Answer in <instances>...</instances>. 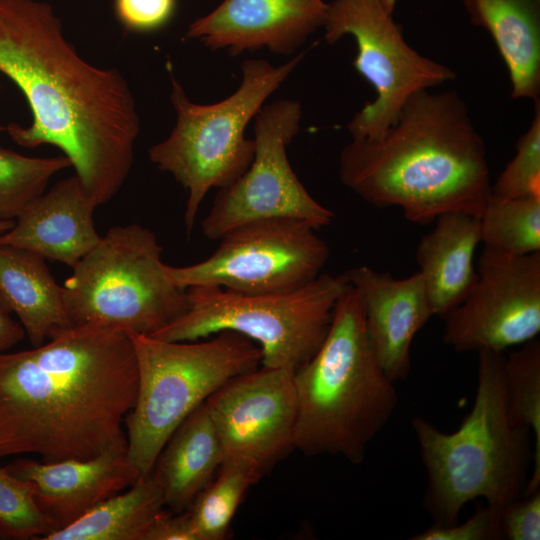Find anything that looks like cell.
Instances as JSON below:
<instances>
[{
	"label": "cell",
	"instance_id": "cell-17",
	"mask_svg": "<svg viewBox=\"0 0 540 540\" xmlns=\"http://www.w3.org/2000/svg\"><path fill=\"white\" fill-rule=\"evenodd\" d=\"M344 275L360 296L366 332L382 370L394 383L406 379L413 339L434 316L421 275L397 279L369 266Z\"/></svg>",
	"mask_w": 540,
	"mask_h": 540
},
{
	"label": "cell",
	"instance_id": "cell-18",
	"mask_svg": "<svg viewBox=\"0 0 540 540\" xmlns=\"http://www.w3.org/2000/svg\"><path fill=\"white\" fill-rule=\"evenodd\" d=\"M95 208L88 191L73 175L32 202L13 226L0 234V245L73 268L101 239L93 220Z\"/></svg>",
	"mask_w": 540,
	"mask_h": 540
},
{
	"label": "cell",
	"instance_id": "cell-24",
	"mask_svg": "<svg viewBox=\"0 0 540 540\" xmlns=\"http://www.w3.org/2000/svg\"><path fill=\"white\" fill-rule=\"evenodd\" d=\"M263 473L242 458L225 459L212 481L186 509L198 540H223L247 490Z\"/></svg>",
	"mask_w": 540,
	"mask_h": 540
},
{
	"label": "cell",
	"instance_id": "cell-14",
	"mask_svg": "<svg viewBox=\"0 0 540 540\" xmlns=\"http://www.w3.org/2000/svg\"><path fill=\"white\" fill-rule=\"evenodd\" d=\"M294 373L260 365L230 379L205 401L224 460L246 459L264 474L294 448Z\"/></svg>",
	"mask_w": 540,
	"mask_h": 540
},
{
	"label": "cell",
	"instance_id": "cell-37",
	"mask_svg": "<svg viewBox=\"0 0 540 540\" xmlns=\"http://www.w3.org/2000/svg\"><path fill=\"white\" fill-rule=\"evenodd\" d=\"M1 129V128H0Z\"/></svg>",
	"mask_w": 540,
	"mask_h": 540
},
{
	"label": "cell",
	"instance_id": "cell-2",
	"mask_svg": "<svg viewBox=\"0 0 540 540\" xmlns=\"http://www.w3.org/2000/svg\"><path fill=\"white\" fill-rule=\"evenodd\" d=\"M138 390L129 334L72 325L29 350L0 352V459L85 460L127 444Z\"/></svg>",
	"mask_w": 540,
	"mask_h": 540
},
{
	"label": "cell",
	"instance_id": "cell-21",
	"mask_svg": "<svg viewBox=\"0 0 540 540\" xmlns=\"http://www.w3.org/2000/svg\"><path fill=\"white\" fill-rule=\"evenodd\" d=\"M0 300L18 317L33 347L72 326L62 286L45 259L30 251L0 245Z\"/></svg>",
	"mask_w": 540,
	"mask_h": 540
},
{
	"label": "cell",
	"instance_id": "cell-6",
	"mask_svg": "<svg viewBox=\"0 0 540 540\" xmlns=\"http://www.w3.org/2000/svg\"><path fill=\"white\" fill-rule=\"evenodd\" d=\"M133 342L138 390L124 420L127 456L138 478L178 426L230 379L261 365L259 347L222 331L206 341H168L127 332Z\"/></svg>",
	"mask_w": 540,
	"mask_h": 540
},
{
	"label": "cell",
	"instance_id": "cell-9",
	"mask_svg": "<svg viewBox=\"0 0 540 540\" xmlns=\"http://www.w3.org/2000/svg\"><path fill=\"white\" fill-rule=\"evenodd\" d=\"M161 253L155 233L140 224L109 229L62 286L72 325L153 335L181 316L187 291L168 279Z\"/></svg>",
	"mask_w": 540,
	"mask_h": 540
},
{
	"label": "cell",
	"instance_id": "cell-16",
	"mask_svg": "<svg viewBox=\"0 0 540 540\" xmlns=\"http://www.w3.org/2000/svg\"><path fill=\"white\" fill-rule=\"evenodd\" d=\"M5 469L33 486L35 502L55 530L62 529L139 478L127 456V444L85 460L56 462L18 458Z\"/></svg>",
	"mask_w": 540,
	"mask_h": 540
},
{
	"label": "cell",
	"instance_id": "cell-25",
	"mask_svg": "<svg viewBox=\"0 0 540 540\" xmlns=\"http://www.w3.org/2000/svg\"><path fill=\"white\" fill-rule=\"evenodd\" d=\"M503 379L510 421L533 433L532 471L524 495L540 489V341L533 339L504 357Z\"/></svg>",
	"mask_w": 540,
	"mask_h": 540
},
{
	"label": "cell",
	"instance_id": "cell-19",
	"mask_svg": "<svg viewBox=\"0 0 540 540\" xmlns=\"http://www.w3.org/2000/svg\"><path fill=\"white\" fill-rule=\"evenodd\" d=\"M481 242L479 217L449 212L436 218L433 230L416 249L419 274L434 315L460 304L476 279L474 255Z\"/></svg>",
	"mask_w": 540,
	"mask_h": 540
},
{
	"label": "cell",
	"instance_id": "cell-34",
	"mask_svg": "<svg viewBox=\"0 0 540 540\" xmlns=\"http://www.w3.org/2000/svg\"><path fill=\"white\" fill-rule=\"evenodd\" d=\"M10 314L11 312L0 300V352L9 350L26 336L22 325Z\"/></svg>",
	"mask_w": 540,
	"mask_h": 540
},
{
	"label": "cell",
	"instance_id": "cell-8",
	"mask_svg": "<svg viewBox=\"0 0 540 540\" xmlns=\"http://www.w3.org/2000/svg\"><path fill=\"white\" fill-rule=\"evenodd\" d=\"M348 285L345 275L320 274L301 287L242 293L214 286L186 289L188 309L153 336L195 341L222 331L241 334L260 349L261 366L296 370L319 349L336 303Z\"/></svg>",
	"mask_w": 540,
	"mask_h": 540
},
{
	"label": "cell",
	"instance_id": "cell-31",
	"mask_svg": "<svg viewBox=\"0 0 540 540\" xmlns=\"http://www.w3.org/2000/svg\"><path fill=\"white\" fill-rule=\"evenodd\" d=\"M503 539H540V489L500 509Z\"/></svg>",
	"mask_w": 540,
	"mask_h": 540
},
{
	"label": "cell",
	"instance_id": "cell-32",
	"mask_svg": "<svg viewBox=\"0 0 540 540\" xmlns=\"http://www.w3.org/2000/svg\"><path fill=\"white\" fill-rule=\"evenodd\" d=\"M176 0H115L121 24L135 32H150L165 26L173 16Z\"/></svg>",
	"mask_w": 540,
	"mask_h": 540
},
{
	"label": "cell",
	"instance_id": "cell-28",
	"mask_svg": "<svg viewBox=\"0 0 540 540\" xmlns=\"http://www.w3.org/2000/svg\"><path fill=\"white\" fill-rule=\"evenodd\" d=\"M53 531L35 502L32 484L0 468V536L42 540Z\"/></svg>",
	"mask_w": 540,
	"mask_h": 540
},
{
	"label": "cell",
	"instance_id": "cell-5",
	"mask_svg": "<svg viewBox=\"0 0 540 540\" xmlns=\"http://www.w3.org/2000/svg\"><path fill=\"white\" fill-rule=\"evenodd\" d=\"M477 354L474 404L458 429L443 432L421 416L411 422L428 476L423 504L438 525L458 522L462 508L477 498L501 509L522 497L528 482L530 431L508 417L504 355Z\"/></svg>",
	"mask_w": 540,
	"mask_h": 540
},
{
	"label": "cell",
	"instance_id": "cell-20",
	"mask_svg": "<svg viewBox=\"0 0 540 540\" xmlns=\"http://www.w3.org/2000/svg\"><path fill=\"white\" fill-rule=\"evenodd\" d=\"M224 449L205 402L173 432L153 471L173 513L185 511L212 481L224 461Z\"/></svg>",
	"mask_w": 540,
	"mask_h": 540
},
{
	"label": "cell",
	"instance_id": "cell-10",
	"mask_svg": "<svg viewBox=\"0 0 540 540\" xmlns=\"http://www.w3.org/2000/svg\"><path fill=\"white\" fill-rule=\"evenodd\" d=\"M333 44L352 35L357 45L353 65L374 88L376 97L347 125L353 140L375 139L395 123L416 92L454 80L449 67L414 50L383 0H334L323 25Z\"/></svg>",
	"mask_w": 540,
	"mask_h": 540
},
{
	"label": "cell",
	"instance_id": "cell-33",
	"mask_svg": "<svg viewBox=\"0 0 540 540\" xmlns=\"http://www.w3.org/2000/svg\"><path fill=\"white\" fill-rule=\"evenodd\" d=\"M146 540H198L187 511L166 513L164 510L151 526Z\"/></svg>",
	"mask_w": 540,
	"mask_h": 540
},
{
	"label": "cell",
	"instance_id": "cell-22",
	"mask_svg": "<svg viewBox=\"0 0 540 540\" xmlns=\"http://www.w3.org/2000/svg\"><path fill=\"white\" fill-rule=\"evenodd\" d=\"M473 24L493 38L509 72L513 98L539 99L540 0H464Z\"/></svg>",
	"mask_w": 540,
	"mask_h": 540
},
{
	"label": "cell",
	"instance_id": "cell-35",
	"mask_svg": "<svg viewBox=\"0 0 540 540\" xmlns=\"http://www.w3.org/2000/svg\"><path fill=\"white\" fill-rule=\"evenodd\" d=\"M14 221L0 218V234L8 231L13 226Z\"/></svg>",
	"mask_w": 540,
	"mask_h": 540
},
{
	"label": "cell",
	"instance_id": "cell-1",
	"mask_svg": "<svg viewBox=\"0 0 540 540\" xmlns=\"http://www.w3.org/2000/svg\"><path fill=\"white\" fill-rule=\"evenodd\" d=\"M0 72L25 95L33 117L28 127L8 125L12 140L56 146L96 207L109 201L132 168L140 131L123 75L84 60L53 7L38 0H0Z\"/></svg>",
	"mask_w": 540,
	"mask_h": 540
},
{
	"label": "cell",
	"instance_id": "cell-4",
	"mask_svg": "<svg viewBox=\"0 0 540 540\" xmlns=\"http://www.w3.org/2000/svg\"><path fill=\"white\" fill-rule=\"evenodd\" d=\"M294 384V448L308 456L329 454L362 463L398 398L374 354L360 296L349 282L323 343L295 370Z\"/></svg>",
	"mask_w": 540,
	"mask_h": 540
},
{
	"label": "cell",
	"instance_id": "cell-30",
	"mask_svg": "<svg viewBox=\"0 0 540 540\" xmlns=\"http://www.w3.org/2000/svg\"><path fill=\"white\" fill-rule=\"evenodd\" d=\"M411 540H499L503 539L500 508L479 507L465 522L451 525L433 524Z\"/></svg>",
	"mask_w": 540,
	"mask_h": 540
},
{
	"label": "cell",
	"instance_id": "cell-26",
	"mask_svg": "<svg viewBox=\"0 0 540 540\" xmlns=\"http://www.w3.org/2000/svg\"><path fill=\"white\" fill-rule=\"evenodd\" d=\"M481 242L499 252L524 256L540 251V197L490 195L479 217Z\"/></svg>",
	"mask_w": 540,
	"mask_h": 540
},
{
	"label": "cell",
	"instance_id": "cell-13",
	"mask_svg": "<svg viewBox=\"0 0 540 540\" xmlns=\"http://www.w3.org/2000/svg\"><path fill=\"white\" fill-rule=\"evenodd\" d=\"M443 339L456 352L504 350L540 332V251L513 256L483 248L476 279L444 315Z\"/></svg>",
	"mask_w": 540,
	"mask_h": 540
},
{
	"label": "cell",
	"instance_id": "cell-36",
	"mask_svg": "<svg viewBox=\"0 0 540 540\" xmlns=\"http://www.w3.org/2000/svg\"><path fill=\"white\" fill-rule=\"evenodd\" d=\"M385 6L393 12L396 0H383Z\"/></svg>",
	"mask_w": 540,
	"mask_h": 540
},
{
	"label": "cell",
	"instance_id": "cell-3",
	"mask_svg": "<svg viewBox=\"0 0 540 540\" xmlns=\"http://www.w3.org/2000/svg\"><path fill=\"white\" fill-rule=\"evenodd\" d=\"M339 176L366 202L421 225L449 212L480 217L491 195L484 141L456 91L414 93L383 135L342 149Z\"/></svg>",
	"mask_w": 540,
	"mask_h": 540
},
{
	"label": "cell",
	"instance_id": "cell-12",
	"mask_svg": "<svg viewBox=\"0 0 540 540\" xmlns=\"http://www.w3.org/2000/svg\"><path fill=\"white\" fill-rule=\"evenodd\" d=\"M302 108L298 101L279 100L255 116L254 156L247 170L219 189L202 220L203 235L218 240L232 228L267 218L306 221L317 230L335 214L317 202L300 182L287 156V146L299 130Z\"/></svg>",
	"mask_w": 540,
	"mask_h": 540
},
{
	"label": "cell",
	"instance_id": "cell-27",
	"mask_svg": "<svg viewBox=\"0 0 540 540\" xmlns=\"http://www.w3.org/2000/svg\"><path fill=\"white\" fill-rule=\"evenodd\" d=\"M69 166L65 155L28 157L0 147V218L15 220L45 192L50 179Z\"/></svg>",
	"mask_w": 540,
	"mask_h": 540
},
{
	"label": "cell",
	"instance_id": "cell-15",
	"mask_svg": "<svg viewBox=\"0 0 540 540\" xmlns=\"http://www.w3.org/2000/svg\"><path fill=\"white\" fill-rule=\"evenodd\" d=\"M327 10L323 0H224L191 23L186 37L231 55L262 47L288 55L323 27Z\"/></svg>",
	"mask_w": 540,
	"mask_h": 540
},
{
	"label": "cell",
	"instance_id": "cell-11",
	"mask_svg": "<svg viewBox=\"0 0 540 540\" xmlns=\"http://www.w3.org/2000/svg\"><path fill=\"white\" fill-rule=\"evenodd\" d=\"M310 223L276 217L236 226L205 260L164 272L176 286H214L242 293L286 291L313 281L329 258Z\"/></svg>",
	"mask_w": 540,
	"mask_h": 540
},
{
	"label": "cell",
	"instance_id": "cell-23",
	"mask_svg": "<svg viewBox=\"0 0 540 540\" xmlns=\"http://www.w3.org/2000/svg\"><path fill=\"white\" fill-rule=\"evenodd\" d=\"M164 506L161 483L151 470L125 492L105 499L42 540H146Z\"/></svg>",
	"mask_w": 540,
	"mask_h": 540
},
{
	"label": "cell",
	"instance_id": "cell-7",
	"mask_svg": "<svg viewBox=\"0 0 540 540\" xmlns=\"http://www.w3.org/2000/svg\"><path fill=\"white\" fill-rule=\"evenodd\" d=\"M302 58L303 54H298L279 66L264 59L245 60L239 88L208 105L191 102L169 69L170 100L177 120L170 135L148 153L154 164L187 191L184 223L188 234L207 193L230 185L251 164L254 140L245 137L246 127Z\"/></svg>",
	"mask_w": 540,
	"mask_h": 540
},
{
	"label": "cell",
	"instance_id": "cell-29",
	"mask_svg": "<svg viewBox=\"0 0 540 540\" xmlns=\"http://www.w3.org/2000/svg\"><path fill=\"white\" fill-rule=\"evenodd\" d=\"M514 158L491 185L500 198L540 197V102L535 100L534 117L517 143Z\"/></svg>",
	"mask_w": 540,
	"mask_h": 540
}]
</instances>
